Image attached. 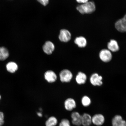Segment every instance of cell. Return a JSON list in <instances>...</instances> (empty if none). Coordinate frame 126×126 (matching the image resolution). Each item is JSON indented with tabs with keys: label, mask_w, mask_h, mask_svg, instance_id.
Segmentation results:
<instances>
[{
	"label": "cell",
	"mask_w": 126,
	"mask_h": 126,
	"mask_svg": "<svg viewBox=\"0 0 126 126\" xmlns=\"http://www.w3.org/2000/svg\"><path fill=\"white\" fill-rule=\"evenodd\" d=\"M37 114L38 116L40 117H42L43 116V114L41 111H38L37 113Z\"/></svg>",
	"instance_id": "25"
},
{
	"label": "cell",
	"mask_w": 126,
	"mask_h": 126,
	"mask_svg": "<svg viewBox=\"0 0 126 126\" xmlns=\"http://www.w3.org/2000/svg\"><path fill=\"white\" fill-rule=\"evenodd\" d=\"M92 116L89 113L81 114V123L83 126H91L92 125Z\"/></svg>",
	"instance_id": "12"
},
{
	"label": "cell",
	"mask_w": 126,
	"mask_h": 126,
	"mask_svg": "<svg viewBox=\"0 0 126 126\" xmlns=\"http://www.w3.org/2000/svg\"><path fill=\"white\" fill-rule=\"evenodd\" d=\"M18 68L17 64L14 62H9L6 65V68L7 70L10 73H15L18 70Z\"/></svg>",
	"instance_id": "17"
},
{
	"label": "cell",
	"mask_w": 126,
	"mask_h": 126,
	"mask_svg": "<svg viewBox=\"0 0 126 126\" xmlns=\"http://www.w3.org/2000/svg\"><path fill=\"white\" fill-rule=\"evenodd\" d=\"M59 38L61 42H67L71 40V34L70 32L68 30L63 29L60 31Z\"/></svg>",
	"instance_id": "9"
},
{
	"label": "cell",
	"mask_w": 126,
	"mask_h": 126,
	"mask_svg": "<svg viewBox=\"0 0 126 126\" xmlns=\"http://www.w3.org/2000/svg\"><path fill=\"white\" fill-rule=\"evenodd\" d=\"M4 115L3 113L0 112V126H2L4 123Z\"/></svg>",
	"instance_id": "23"
},
{
	"label": "cell",
	"mask_w": 126,
	"mask_h": 126,
	"mask_svg": "<svg viewBox=\"0 0 126 126\" xmlns=\"http://www.w3.org/2000/svg\"><path fill=\"white\" fill-rule=\"evenodd\" d=\"M72 123L75 126H82L81 114L77 111L72 112L71 114Z\"/></svg>",
	"instance_id": "8"
},
{
	"label": "cell",
	"mask_w": 126,
	"mask_h": 126,
	"mask_svg": "<svg viewBox=\"0 0 126 126\" xmlns=\"http://www.w3.org/2000/svg\"><path fill=\"white\" fill-rule=\"evenodd\" d=\"M92 124L95 126H102L106 122V118L104 114L96 113L92 116Z\"/></svg>",
	"instance_id": "2"
},
{
	"label": "cell",
	"mask_w": 126,
	"mask_h": 126,
	"mask_svg": "<svg viewBox=\"0 0 126 126\" xmlns=\"http://www.w3.org/2000/svg\"><path fill=\"white\" fill-rule=\"evenodd\" d=\"M59 126H71L70 122L68 119H63L59 123Z\"/></svg>",
	"instance_id": "21"
},
{
	"label": "cell",
	"mask_w": 126,
	"mask_h": 126,
	"mask_svg": "<svg viewBox=\"0 0 126 126\" xmlns=\"http://www.w3.org/2000/svg\"><path fill=\"white\" fill-rule=\"evenodd\" d=\"M9 53L8 50L5 47H0V60L4 61L8 57Z\"/></svg>",
	"instance_id": "19"
},
{
	"label": "cell",
	"mask_w": 126,
	"mask_h": 126,
	"mask_svg": "<svg viewBox=\"0 0 126 126\" xmlns=\"http://www.w3.org/2000/svg\"><path fill=\"white\" fill-rule=\"evenodd\" d=\"M74 42L78 47L80 48H83L86 47L87 45V41L83 36H79L75 39Z\"/></svg>",
	"instance_id": "15"
},
{
	"label": "cell",
	"mask_w": 126,
	"mask_h": 126,
	"mask_svg": "<svg viewBox=\"0 0 126 126\" xmlns=\"http://www.w3.org/2000/svg\"><path fill=\"white\" fill-rule=\"evenodd\" d=\"M60 79L62 82H70L73 78V75L70 70L64 69L61 71L59 74Z\"/></svg>",
	"instance_id": "4"
},
{
	"label": "cell",
	"mask_w": 126,
	"mask_h": 126,
	"mask_svg": "<svg viewBox=\"0 0 126 126\" xmlns=\"http://www.w3.org/2000/svg\"><path fill=\"white\" fill-rule=\"evenodd\" d=\"M76 9L80 14L84 15L93 13L96 10V7L94 1H91L79 5L77 6Z\"/></svg>",
	"instance_id": "1"
},
{
	"label": "cell",
	"mask_w": 126,
	"mask_h": 126,
	"mask_svg": "<svg viewBox=\"0 0 126 126\" xmlns=\"http://www.w3.org/2000/svg\"><path fill=\"white\" fill-rule=\"evenodd\" d=\"M115 27L120 32H126V14L122 18L118 20L115 23Z\"/></svg>",
	"instance_id": "6"
},
{
	"label": "cell",
	"mask_w": 126,
	"mask_h": 126,
	"mask_svg": "<svg viewBox=\"0 0 126 126\" xmlns=\"http://www.w3.org/2000/svg\"><path fill=\"white\" fill-rule=\"evenodd\" d=\"M87 79V76L86 74L81 72H79L76 77L77 83L79 85L85 84Z\"/></svg>",
	"instance_id": "16"
},
{
	"label": "cell",
	"mask_w": 126,
	"mask_h": 126,
	"mask_svg": "<svg viewBox=\"0 0 126 126\" xmlns=\"http://www.w3.org/2000/svg\"><path fill=\"white\" fill-rule=\"evenodd\" d=\"M102 77L98 73L93 74L90 79L91 84L94 86H100L103 84Z\"/></svg>",
	"instance_id": "7"
},
{
	"label": "cell",
	"mask_w": 126,
	"mask_h": 126,
	"mask_svg": "<svg viewBox=\"0 0 126 126\" xmlns=\"http://www.w3.org/2000/svg\"><path fill=\"white\" fill-rule=\"evenodd\" d=\"M99 57L101 60L104 63H108L111 61L112 58L111 52L108 49H103L99 53Z\"/></svg>",
	"instance_id": "3"
},
{
	"label": "cell",
	"mask_w": 126,
	"mask_h": 126,
	"mask_svg": "<svg viewBox=\"0 0 126 126\" xmlns=\"http://www.w3.org/2000/svg\"><path fill=\"white\" fill-rule=\"evenodd\" d=\"M81 103L83 107H89L91 104V99L87 96H84L81 98Z\"/></svg>",
	"instance_id": "20"
},
{
	"label": "cell",
	"mask_w": 126,
	"mask_h": 126,
	"mask_svg": "<svg viewBox=\"0 0 126 126\" xmlns=\"http://www.w3.org/2000/svg\"><path fill=\"white\" fill-rule=\"evenodd\" d=\"M64 106L65 109L67 111H71L76 108V102L74 99L69 98L67 99L64 101Z\"/></svg>",
	"instance_id": "10"
},
{
	"label": "cell",
	"mask_w": 126,
	"mask_h": 126,
	"mask_svg": "<svg viewBox=\"0 0 126 126\" xmlns=\"http://www.w3.org/2000/svg\"><path fill=\"white\" fill-rule=\"evenodd\" d=\"M108 49L113 52L119 51V46L117 42L115 39H112L108 42L107 45Z\"/></svg>",
	"instance_id": "14"
},
{
	"label": "cell",
	"mask_w": 126,
	"mask_h": 126,
	"mask_svg": "<svg viewBox=\"0 0 126 126\" xmlns=\"http://www.w3.org/2000/svg\"><path fill=\"white\" fill-rule=\"evenodd\" d=\"M58 124V120L56 117L52 116L49 117L45 122V126H56Z\"/></svg>",
	"instance_id": "18"
},
{
	"label": "cell",
	"mask_w": 126,
	"mask_h": 126,
	"mask_svg": "<svg viewBox=\"0 0 126 126\" xmlns=\"http://www.w3.org/2000/svg\"><path fill=\"white\" fill-rule=\"evenodd\" d=\"M111 126H126V121L120 114L113 116L111 121Z\"/></svg>",
	"instance_id": "5"
},
{
	"label": "cell",
	"mask_w": 126,
	"mask_h": 126,
	"mask_svg": "<svg viewBox=\"0 0 126 126\" xmlns=\"http://www.w3.org/2000/svg\"><path fill=\"white\" fill-rule=\"evenodd\" d=\"M37 0L44 6H46L49 2V0Z\"/></svg>",
	"instance_id": "22"
},
{
	"label": "cell",
	"mask_w": 126,
	"mask_h": 126,
	"mask_svg": "<svg viewBox=\"0 0 126 126\" xmlns=\"http://www.w3.org/2000/svg\"><path fill=\"white\" fill-rule=\"evenodd\" d=\"M76 0L78 3L81 4L85 3L89 1V0Z\"/></svg>",
	"instance_id": "24"
},
{
	"label": "cell",
	"mask_w": 126,
	"mask_h": 126,
	"mask_svg": "<svg viewBox=\"0 0 126 126\" xmlns=\"http://www.w3.org/2000/svg\"><path fill=\"white\" fill-rule=\"evenodd\" d=\"M1 98V95H0V100Z\"/></svg>",
	"instance_id": "26"
},
{
	"label": "cell",
	"mask_w": 126,
	"mask_h": 126,
	"mask_svg": "<svg viewBox=\"0 0 126 126\" xmlns=\"http://www.w3.org/2000/svg\"><path fill=\"white\" fill-rule=\"evenodd\" d=\"M44 52L46 54L50 55L52 54L54 51L55 46L54 44L50 41L46 42L42 47Z\"/></svg>",
	"instance_id": "11"
},
{
	"label": "cell",
	"mask_w": 126,
	"mask_h": 126,
	"mask_svg": "<svg viewBox=\"0 0 126 126\" xmlns=\"http://www.w3.org/2000/svg\"><path fill=\"white\" fill-rule=\"evenodd\" d=\"M45 78L46 80L49 83H53L56 81L57 76L55 72L52 70H48L45 72Z\"/></svg>",
	"instance_id": "13"
}]
</instances>
